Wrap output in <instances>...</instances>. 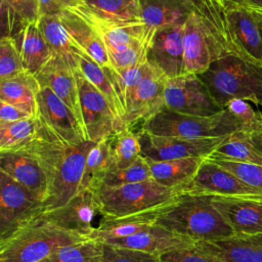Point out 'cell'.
Returning a JSON list of instances; mask_svg holds the SVG:
<instances>
[{
	"mask_svg": "<svg viewBox=\"0 0 262 262\" xmlns=\"http://www.w3.org/2000/svg\"><path fill=\"white\" fill-rule=\"evenodd\" d=\"M212 198L209 194L187 192L161 215L157 224L194 242H214L235 235L213 205Z\"/></svg>",
	"mask_w": 262,
	"mask_h": 262,
	"instance_id": "obj_2",
	"label": "cell"
},
{
	"mask_svg": "<svg viewBox=\"0 0 262 262\" xmlns=\"http://www.w3.org/2000/svg\"><path fill=\"white\" fill-rule=\"evenodd\" d=\"M183 31L184 24L158 30L148 49L146 61L167 79L184 74Z\"/></svg>",
	"mask_w": 262,
	"mask_h": 262,
	"instance_id": "obj_16",
	"label": "cell"
},
{
	"mask_svg": "<svg viewBox=\"0 0 262 262\" xmlns=\"http://www.w3.org/2000/svg\"><path fill=\"white\" fill-rule=\"evenodd\" d=\"M100 213L95 190L82 189L61 207L43 213L37 220L51 222L67 230L90 237L94 230L93 219Z\"/></svg>",
	"mask_w": 262,
	"mask_h": 262,
	"instance_id": "obj_13",
	"label": "cell"
},
{
	"mask_svg": "<svg viewBox=\"0 0 262 262\" xmlns=\"http://www.w3.org/2000/svg\"><path fill=\"white\" fill-rule=\"evenodd\" d=\"M212 203L236 235L262 234V194L213 195Z\"/></svg>",
	"mask_w": 262,
	"mask_h": 262,
	"instance_id": "obj_17",
	"label": "cell"
},
{
	"mask_svg": "<svg viewBox=\"0 0 262 262\" xmlns=\"http://www.w3.org/2000/svg\"><path fill=\"white\" fill-rule=\"evenodd\" d=\"M71 9L87 20L98 33L106 48L111 68L121 71L146 61L148 49L157 32L148 30L144 23L106 21L78 6Z\"/></svg>",
	"mask_w": 262,
	"mask_h": 262,
	"instance_id": "obj_4",
	"label": "cell"
},
{
	"mask_svg": "<svg viewBox=\"0 0 262 262\" xmlns=\"http://www.w3.org/2000/svg\"><path fill=\"white\" fill-rule=\"evenodd\" d=\"M78 64L79 70L82 72L84 77L90 83H92L104 96L120 125L124 129H126L124 122L126 110L119 97L115 84L110 75L107 74L105 68L99 66L86 52H83L80 55H78Z\"/></svg>",
	"mask_w": 262,
	"mask_h": 262,
	"instance_id": "obj_30",
	"label": "cell"
},
{
	"mask_svg": "<svg viewBox=\"0 0 262 262\" xmlns=\"http://www.w3.org/2000/svg\"><path fill=\"white\" fill-rule=\"evenodd\" d=\"M13 39L19 50L25 70L37 75L52 56L39 20L28 24Z\"/></svg>",
	"mask_w": 262,
	"mask_h": 262,
	"instance_id": "obj_28",
	"label": "cell"
},
{
	"mask_svg": "<svg viewBox=\"0 0 262 262\" xmlns=\"http://www.w3.org/2000/svg\"><path fill=\"white\" fill-rule=\"evenodd\" d=\"M39 24L52 56L60 57L74 70L79 69L78 55L85 51L71 38L58 15L41 16Z\"/></svg>",
	"mask_w": 262,
	"mask_h": 262,
	"instance_id": "obj_29",
	"label": "cell"
},
{
	"mask_svg": "<svg viewBox=\"0 0 262 262\" xmlns=\"http://www.w3.org/2000/svg\"><path fill=\"white\" fill-rule=\"evenodd\" d=\"M207 158L262 165V156L251 143L248 133L244 131H235L225 137Z\"/></svg>",
	"mask_w": 262,
	"mask_h": 262,
	"instance_id": "obj_34",
	"label": "cell"
},
{
	"mask_svg": "<svg viewBox=\"0 0 262 262\" xmlns=\"http://www.w3.org/2000/svg\"><path fill=\"white\" fill-rule=\"evenodd\" d=\"M140 130L155 135L207 138L228 136L235 131H241V126L224 108L216 115L207 117L162 110L150 117Z\"/></svg>",
	"mask_w": 262,
	"mask_h": 262,
	"instance_id": "obj_7",
	"label": "cell"
},
{
	"mask_svg": "<svg viewBox=\"0 0 262 262\" xmlns=\"http://www.w3.org/2000/svg\"><path fill=\"white\" fill-rule=\"evenodd\" d=\"M209 159V158H208ZM227 169L249 186L262 192V165L227 161L221 159H209Z\"/></svg>",
	"mask_w": 262,
	"mask_h": 262,
	"instance_id": "obj_41",
	"label": "cell"
},
{
	"mask_svg": "<svg viewBox=\"0 0 262 262\" xmlns=\"http://www.w3.org/2000/svg\"><path fill=\"white\" fill-rule=\"evenodd\" d=\"M95 143L66 141L39 123L34 139L21 148L35 156L46 174L48 196L43 204L44 213L61 207L81 190L86 159Z\"/></svg>",
	"mask_w": 262,
	"mask_h": 262,
	"instance_id": "obj_1",
	"label": "cell"
},
{
	"mask_svg": "<svg viewBox=\"0 0 262 262\" xmlns=\"http://www.w3.org/2000/svg\"><path fill=\"white\" fill-rule=\"evenodd\" d=\"M198 76L222 108L229 100L241 98L262 110V67L226 55L214 60Z\"/></svg>",
	"mask_w": 262,
	"mask_h": 262,
	"instance_id": "obj_3",
	"label": "cell"
},
{
	"mask_svg": "<svg viewBox=\"0 0 262 262\" xmlns=\"http://www.w3.org/2000/svg\"><path fill=\"white\" fill-rule=\"evenodd\" d=\"M141 17L151 31L184 24L193 12L192 0H139Z\"/></svg>",
	"mask_w": 262,
	"mask_h": 262,
	"instance_id": "obj_24",
	"label": "cell"
},
{
	"mask_svg": "<svg viewBox=\"0 0 262 262\" xmlns=\"http://www.w3.org/2000/svg\"><path fill=\"white\" fill-rule=\"evenodd\" d=\"M103 243L94 238L61 247L40 262H97L102 256Z\"/></svg>",
	"mask_w": 262,
	"mask_h": 262,
	"instance_id": "obj_36",
	"label": "cell"
},
{
	"mask_svg": "<svg viewBox=\"0 0 262 262\" xmlns=\"http://www.w3.org/2000/svg\"><path fill=\"white\" fill-rule=\"evenodd\" d=\"M25 71L19 50L13 38L4 36L0 40V80Z\"/></svg>",
	"mask_w": 262,
	"mask_h": 262,
	"instance_id": "obj_40",
	"label": "cell"
},
{
	"mask_svg": "<svg viewBox=\"0 0 262 262\" xmlns=\"http://www.w3.org/2000/svg\"><path fill=\"white\" fill-rule=\"evenodd\" d=\"M113 135L96 142L88 152L81 190L91 189L96 191L100 187L107 172L114 169L112 154Z\"/></svg>",
	"mask_w": 262,
	"mask_h": 262,
	"instance_id": "obj_33",
	"label": "cell"
},
{
	"mask_svg": "<svg viewBox=\"0 0 262 262\" xmlns=\"http://www.w3.org/2000/svg\"><path fill=\"white\" fill-rule=\"evenodd\" d=\"M43 213V203L34 193L0 172V242L36 221Z\"/></svg>",
	"mask_w": 262,
	"mask_h": 262,
	"instance_id": "obj_9",
	"label": "cell"
},
{
	"mask_svg": "<svg viewBox=\"0 0 262 262\" xmlns=\"http://www.w3.org/2000/svg\"><path fill=\"white\" fill-rule=\"evenodd\" d=\"M41 16L59 15L66 9L74 7L77 0H37Z\"/></svg>",
	"mask_w": 262,
	"mask_h": 262,
	"instance_id": "obj_44",
	"label": "cell"
},
{
	"mask_svg": "<svg viewBox=\"0 0 262 262\" xmlns=\"http://www.w3.org/2000/svg\"><path fill=\"white\" fill-rule=\"evenodd\" d=\"M31 117L30 114L17 106L0 100V123H11Z\"/></svg>",
	"mask_w": 262,
	"mask_h": 262,
	"instance_id": "obj_45",
	"label": "cell"
},
{
	"mask_svg": "<svg viewBox=\"0 0 262 262\" xmlns=\"http://www.w3.org/2000/svg\"><path fill=\"white\" fill-rule=\"evenodd\" d=\"M78 6L92 15L113 23H143L139 0H77Z\"/></svg>",
	"mask_w": 262,
	"mask_h": 262,
	"instance_id": "obj_31",
	"label": "cell"
},
{
	"mask_svg": "<svg viewBox=\"0 0 262 262\" xmlns=\"http://www.w3.org/2000/svg\"><path fill=\"white\" fill-rule=\"evenodd\" d=\"M75 71L60 57L51 56L47 63L35 76L41 87L49 88L71 108L84 130Z\"/></svg>",
	"mask_w": 262,
	"mask_h": 262,
	"instance_id": "obj_20",
	"label": "cell"
},
{
	"mask_svg": "<svg viewBox=\"0 0 262 262\" xmlns=\"http://www.w3.org/2000/svg\"><path fill=\"white\" fill-rule=\"evenodd\" d=\"M39 128L37 118L31 117L11 123H0V151L15 150L30 143Z\"/></svg>",
	"mask_w": 262,
	"mask_h": 262,
	"instance_id": "obj_35",
	"label": "cell"
},
{
	"mask_svg": "<svg viewBox=\"0 0 262 262\" xmlns=\"http://www.w3.org/2000/svg\"><path fill=\"white\" fill-rule=\"evenodd\" d=\"M160 259L161 262H225L219 256L196 245V243L163 254Z\"/></svg>",
	"mask_w": 262,
	"mask_h": 262,
	"instance_id": "obj_43",
	"label": "cell"
},
{
	"mask_svg": "<svg viewBox=\"0 0 262 262\" xmlns=\"http://www.w3.org/2000/svg\"><path fill=\"white\" fill-rule=\"evenodd\" d=\"M0 172L28 188L43 204L48 196V181L39 161L25 148L0 151Z\"/></svg>",
	"mask_w": 262,
	"mask_h": 262,
	"instance_id": "obj_18",
	"label": "cell"
},
{
	"mask_svg": "<svg viewBox=\"0 0 262 262\" xmlns=\"http://www.w3.org/2000/svg\"><path fill=\"white\" fill-rule=\"evenodd\" d=\"M41 86L35 75L24 71L10 78L0 80V100L8 102L37 117V94Z\"/></svg>",
	"mask_w": 262,
	"mask_h": 262,
	"instance_id": "obj_27",
	"label": "cell"
},
{
	"mask_svg": "<svg viewBox=\"0 0 262 262\" xmlns=\"http://www.w3.org/2000/svg\"><path fill=\"white\" fill-rule=\"evenodd\" d=\"M39 123L61 139L79 143L87 140L84 130L71 108L49 88L41 87L37 94Z\"/></svg>",
	"mask_w": 262,
	"mask_h": 262,
	"instance_id": "obj_14",
	"label": "cell"
},
{
	"mask_svg": "<svg viewBox=\"0 0 262 262\" xmlns=\"http://www.w3.org/2000/svg\"><path fill=\"white\" fill-rule=\"evenodd\" d=\"M187 192L163 186L152 178L118 187L100 186L96 190L100 213L104 218L122 217L160 208L178 201Z\"/></svg>",
	"mask_w": 262,
	"mask_h": 262,
	"instance_id": "obj_6",
	"label": "cell"
},
{
	"mask_svg": "<svg viewBox=\"0 0 262 262\" xmlns=\"http://www.w3.org/2000/svg\"><path fill=\"white\" fill-rule=\"evenodd\" d=\"M176 202L160 208H155L148 211L122 217H102L98 226L95 227L91 233L90 238L104 242L108 239H118L134 235L157 223L161 215L168 212L176 204Z\"/></svg>",
	"mask_w": 262,
	"mask_h": 262,
	"instance_id": "obj_22",
	"label": "cell"
},
{
	"mask_svg": "<svg viewBox=\"0 0 262 262\" xmlns=\"http://www.w3.org/2000/svg\"><path fill=\"white\" fill-rule=\"evenodd\" d=\"M136 134L141 145V157L154 162L192 157L207 158L227 137L185 138L155 135L145 130H139Z\"/></svg>",
	"mask_w": 262,
	"mask_h": 262,
	"instance_id": "obj_11",
	"label": "cell"
},
{
	"mask_svg": "<svg viewBox=\"0 0 262 262\" xmlns=\"http://www.w3.org/2000/svg\"><path fill=\"white\" fill-rule=\"evenodd\" d=\"M97 262H161V259L149 253L103 243L102 256Z\"/></svg>",
	"mask_w": 262,
	"mask_h": 262,
	"instance_id": "obj_42",
	"label": "cell"
},
{
	"mask_svg": "<svg viewBox=\"0 0 262 262\" xmlns=\"http://www.w3.org/2000/svg\"><path fill=\"white\" fill-rule=\"evenodd\" d=\"M225 262H262V234L233 235L214 242H196Z\"/></svg>",
	"mask_w": 262,
	"mask_h": 262,
	"instance_id": "obj_26",
	"label": "cell"
},
{
	"mask_svg": "<svg viewBox=\"0 0 262 262\" xmlns=\"http://www.w3.org/2000/svg\"><path fill=\"white\" fill-rule=\"evenodd\" d=\"M90 237L36 220L0 242V262H40L57 249Z\"/></svg>",
	"mask_w": 262,
	"mask_h": 262,
	"instance_id": "obj_5",
	"label": "cell"
},
{
	"mask_svg": "<svg viewBox=\"0 0 262 262\" xmlns=\"http://www.w3.org/2000/svg\"><path fill=\"white\" fill-rule=\"evenodd\" d=\"M164 110L192 116H213L223 108L215 101L195 74H183L167 80Z\"/></svg>",
	"mask_w": 262,
	"mask_h": 262,
	"instance_id": "obj_10",
	"label": "cell"
},
{
	"mask_svg": "<svg viewBox=\"0 0 262 262\" xmlns=\"http://www.w3.org/2000/svg\"><path fill=\"white\" fill-rule=\"evenodd\" d=\"M167 80L164 75L152 68L150 73L136 86L126 101L124 122L127 129L133 131L137 125L141 129L150 117L164 110V90Z\"/></svg>",
	"mask_w": 262,
	"mask_h": 262,
	"instance_id": "obj_15",
	"label": "cell"
},
{
	"mask_svg": "<svg viewBox=\"0 0 262 262\" xmlns=\"http://www.w3.org/2000/svg\"><path fill=\"white\" fill-rule=\"evenodd\" d=\"M149 179H151L149 165L145 159L140 157L134 164L125 169H112L103 178L100 186L118 187Z\"/></svg>",
	"mask_w": 262,
	"mask_h": 262,
	"instance_id": "obj_38",
	"label": "cell"
},
{
	"mask_svg": "<svg viewBox=\"0 0 262 262\" xmlns=\"http://www.w3.org/2000/svg\"><path fill=\"white\" fill-rule=\"evenodd\" d=\"M102 243L138 250L161 257L168 252L192 246L196 242L155 223L149 228L134 235L118 239H108Z\"/></svg>",
	"mask_w": 262,
	"mask_h": 262,
	"instance_id": "obj_21",
	"label": "cell"
},
{
	"mask_svg": "<svg viewBox=\"0 0 262 262\" xmlns=\"http://www.w3.org/2000/svg\"><path fill=\"white\" fill-rule=\"evenodd\" d=\"M189 192L218 196L262 194V192L249 186L233 173L208 158L205 159L198 170L190 184Z\"/></svg>",
	"mask_w": 262,
	"mask_h": 262,
	"instance_id": "obj_19",
	"label": "cell"
},
{
	"mask_svg": "<svg viewBox=\"0 0 262 262\" xmlns=\"http://www.w3.org/2000/svg\"><path fill=\"white\" fill-rule=\"evenodd\" d=\"M248 135L253 146L262 156V126L259 127L257 130L248 133Z\"/></svg>",
	"mask_w": 262,
	"mask_h": 262,
	"instance_id": "obj_46",
	"label": "cell"
},
{
	"mask_svg": "<svg viewBox=\"0 0 262 262\" xmlns=\"http://www.w3.org/2000/svg\"><path fill=\"white\" fill-rule=\"evenodd\" d=\"M112 154L114 169H125L141 157V145L135 132L124 129L113 135Z\"/></svg>",
	"mask_w": 262,
	"mask_h": 262,
	"instance_id": "obj_37",
	"label": "cell"
},
{
	"mask_svg": "<svg viewBox=\"0 0 262 262\" xmlns=\"http://www.w3.org/2000/svg\"><path fill=\"white\" fill-rule=\"evenodd\" d=\"M206 158L192 157L170 161H146L151 178L163 186L189 192L190 184Z\"/></svg>",
	"mask_w": 262,
	"mask_h": 262,
	"instance_id": "obj_25",
	"label": "cell"
},
{
	"mask_svg": "<svg viewBox=\"0 0 262 262\" xmlns=\"http://www.w3.org/2000/svg\"><path fill=\"white\" fill-rule=\"evenodd\" d=\"M223 108L237 121L241 131L251 133L262 126V110L249 100L233 98Z\"/></svg>",
	"mask_w": 262,
	"mask_h": 262,
	"instance_id": "obj_39",
	"label": "cell"
},
{
	"mask_svg": "<svg viewBox=\"0 0 262 262\" xmlns=\"http://www.w3.org/2000/svg\"><path fill=\"white\" fill-rule=\"evenodd\" d=\"M71 38L99 66L111 68L104 43L95 29L73 9L68 8L58 15Z\"/></svg>",
	"mask_w": 262,
	"mask_h": 262,
	"instance_id": "obj_23",
	"label": "cell"
},
{
	"mask_svg": "<svg viewBox=\"0 0 262 262\" xmlns=\"http://www.w3.org/2000/svg\"><path fill=\"white\" fill-rule=\"evenodd\" d=\"M40 18L37 0H1V37L14 38L28 24Z\"/></svg>",
	"mask_w": 262,
	"mask_h": 262,
	"instance_id": "obj_32",
	"label": "cell"
},
{
	"mask_svg": "<svg viewBox=\"0 0 262 262\" xmlns=\"http://www.w3.org/2000/svg\"><path fill=\"white\" fill-rule=\"evenodd\" d=\"M75 75L86 139L99 142L124 130L99 90L84 77L79 69L75 71Z\"/></svg>",
	"mask_w": 262,
	"mask_h": 262,
	"instance_id": "obj_12",
	"label": "cell"
},
{
	"mask_svg": "<svg viewBox=\"0 0 262 262\" xmlns=\"http://www.w3.org/2000/svg\"><path fill=\"white\" fill-rule=\"evenodd\" d=\"M229 41L237 57L262 67V10L220 0Z\"/></svg>",
	"mask_w": 262,
	"mask_h": 262,
	"instance_id": "obj_8",
	"label": "cell"
},
{
	"mask_svg": "<svg viewBox=\"0 0 262 262\" xmlns=\"http://www.w3.org/2000/svg\"><path fill=\"white\" fill-rule=\"evenodd\" d=\"M244 6L256 8V9H261L262 10V0H228Z\"/></svg>",
	"mask_w": 262,
	"mask_h": 262,
	"instance_id": "obj_47",
	"label": "cell"
}]
</instances>
